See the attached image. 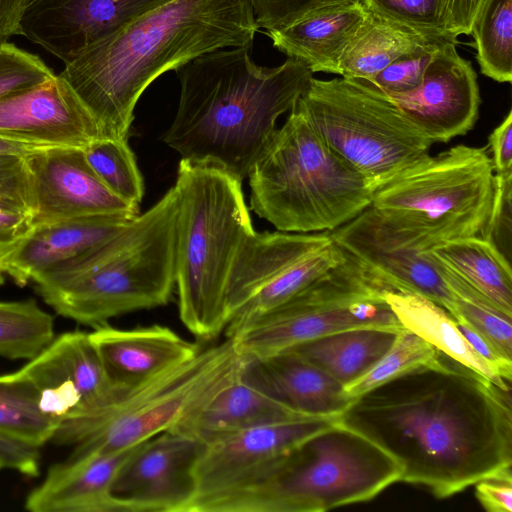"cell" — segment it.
Masks as SVG:
<instances>
[{"label": "cell", "mask_w": 512, "mask_h": 512, "mask_svg": "<svg viewBox=\"0 0 512 512\" xmlns=\"http://www.w3.org/2000/svg\"><path fill=\"white\" fill-rule=\"evenodd\" d=\"M246 361L227 338L127 391L99 413L61 425L52 441L74 445L69 458L131 448L169 430L203 397L240 376Z\"/></svg>", "instance_id": "10"}, {"label": "cell", "mask_w": 512, "mask_h": 512, "mask_svg": "<svg viewBox=\"0 0 512 512\" xmlns=\"http://www.w3.org/2000/svg\"><path fill=\"white\" fill-rule=\"evenodd\" d=\"M361 0H250L258 29L265 32L289 26L326 7Z\"/></svg>", "instance_id": "41"}, {"label": "cell", "mask_w": 512, "mask_h": 512, "mask_svg": "<svg viewBox=\"0 0 512 512\" xmlns=\"http://www.w3.org/2000/svg\"><path fill=\"white\" fill-rule=\"evenodd\" d=\"M32 197V223L94 215L134 218L139 207L113 193L77 147H42L24 156Z\"/></svg>", "instance_id": "17"}, {"label": "cell", "mask_w": 512, "mask_h": 512, "mask_svg": "<svg viewBox=\"0 0 512 512\" xmlns=\"http://www.w3.org/2000/svg\"><path fill=\"white\" fill-rule=\"evenodd\" d=\"M398 332L360 327L327 334L291 350L343 387L366 373L392 346Z\"/></svg>", "instance_id": "28"}, {"label": "cell", "mask_w": 512, "mask_h": 512, "mask_svg": "<svg viewBox=\"0 0 512 512\" xmlns=\"http://www.w3.org/2000/svg\"><path fill=\"white\" fill-rule=\"evenodd\" d=\"M401 473L390 454L336 419L292 448L262 481L207 512H322L369 501Z\"/></svg>", "instance_id": "7"}, {"label": "cell", "mask_w": 512, "mask_h": 512, "mask_svg": "<svg viewBox=\"0 0 512 512\" xmlns=\"http://www.w3.org/2000/svg\"><path fill=\"white\" fill-rule=\"evenodd\" d=\"M330 231L256 232L242 244L225 294L227 338L284 303L344 258Z\"/></svg>", "instance_id": "12"}, {"label": "cell", "mask_w": 512, "mask_h": 512, "mask_svg": "<svg viewBox=\"0 0 512 512\" xmlns=\"http://www.w3.org/2000/svg\"><path fill=\"white\" fill-rule=\"evenodd\" d=\"M479 503L489 512L512 511V477H492L475 483Z\"/></svg>", "instance_id": "45"}, {"label": "cell", "mask_w": 512, "mask_h": 512, "mask_svg": "<svg viewBox=\"0 0 512 512\" xmlns=\"http://www.w3.org/2000/svg\"><path fill=\"white\" fill-rule=\"evenodd\" d=\"M0 469H1V467H0Z\"/></svg>", "instance_id": "51"}, {"label": "cell", "mask_w": 512, "mask_h": 512, "mask_svg": "<svg viewBox=\"0 0 512 512\" xmlns=\"http://www.w3.org/2000/svg\"><path fill=\"white\" fill-rule=\"evenodd\" d=\"M0 210L32 213V197L24 157L0 155Z\"/></svg>", "instance_id": "42"}, {"label": "cell", "mask_w": 512, "mask_h": 512, "mask_svg": "<svg viewBox=\"0 0 512 512\" xmlns=\"http://www.w3.org/2000/svg\"><path fill=\"white\" fill-rule=\"evenodd\" d=\"M429 252L512 316L511 263L479 236L440 243Z\"/></svg>", "instance_id": "29"}, {"label": "cell", "mask_w": 512, "mask_h": 512, "mask_svg": "<svg viewBox=\"0 0 512 512\" xmlns=\"http://www.w3.org/2000/svg\"><path fill=\"white\" fill-rule=\"evenodd\" d=\"M21 369L36 389L40 410L59 425L87 419L124 394L109 382L89 333L83 331L55 336Z\"/></svg>", "instance_id": "14"}, {"label": "cell", "mask_w": 512, "mask_h": 512, "mask_svg": "<svg viewBox=\"0 0 512 512\" xmlns=\"http://www.w3.org/2000/svg\"><path fill=\"white\" fill-rule=\"evenodd\" d=\"M41 445L0 431V467L16 470L28 477L40 471Z\"/></svg>", "instance_id": "43"}, {"label": "cell", "mask_w": 512, "mask_h": 512, "mask_svg": "<svg viewBox=\"0 0 512 512\" xmlns=\"http://www.w3.org/2000/svg\"><path fill=\"white\" fill-rule=\"evenodd\" d=\"M172 0H33L20 20L21 36L64 64L143 14Z\"/></svg>", "instance_id": "19"}, {"label": "cell", "mask_w": 512, "mask_h": 512, "mask_svg": "<svg viewBox=\"0 0 512 512\" xmlns=\"http://www.w3.org/2000/svg\"><path fill=\"white\" fill-rule=\"evenodd\" d=\"M337 422L396 459L401 482L437 498L512 477L511 392L440 351L353 399Z\"/></svg>", "instance_id": "1"}, {"label": "cell", "mask_w": 512, "mask_h": 512, "mask_svg": "<svg viewBox=\"0 0 512 512\" xmlns=\"http://www.w3.org/2000/svg\"><path fill=\"white\" fill-rule=\"evenodd\" d=\"M174 187L179 317L194 336L210 341L227 326L228 278L242 244L255 230L242 180L225 168L181 159Z\"/></svg>", "instance_id": "4"}, {"label": "cell", "mask_w": 512, "mask_h": 512, "mask_svg": "<svg viewBox=\"0 0 512 512\" xmlns=\"http://www.w3.org/2000/svg\"><path fill=\"white\" fill-rule=\"evenodd\" d=\"M334 242L393 287L454 311V300L421 236L387 221L371 206L330 231Z\"/></svg>", "instance_id": "15"}, {"label": "cell", "mask_w": 512, "mask_h": 512, "mask_svg": "<svg viewBox=\"0 0 512 512\" xmlns=\"http://www.w3.org/2000/svg\"><path fill=\"white\" fill-rule=\"evenodd\" d=\"M58 423L39 407L35 387L22 369L0 375V431L38 445L50 441Z\"/></svg>", "instance_id": "33"}, {"label": "cell", "mask_w": 512, "mask_h": 512, "mask_svg": "<svg viewBox=\"0 0 512 512\" xmlns=\"http://www.w3.org/2000/svg\"><path fill=\"white\" fill-rule=\"evenodd\" d=\"M135 218V217H134ZM134 218L94 215L34 225L7 262V276L37 292L49 289Z\"/></svg>", "instance_id": "21"}, {"label": "cell", "mask_w": 512, "mask_h": 512, "mask_svg": "<svg viewBox=\"0 0 512 512\" xmlns=\"http://www.w3.org/2000/svg\"><path fill=\"white\" fill-rule=\"evenodd\" d=\"M381 19L433 40L457 43L442 0H361Z\"/></svg>", "instance_id": "37"}, {"label": "cell", "mask_w": 512, "mask_h": 512, "mask_svg": "<svg viewBox=\"0 0 512 512\" xmlns=\"http://www.w3.org/2000/svg\"><path fill=\"white\" fill-rule=\"evenodd\" d=\"M42 148L13 141L0 136V155L26 156L34 150Z\"/></svg>", "instance_id": "49"}, {"label": "cell", "mask_w": 512, "mask_h": 512, "mask_svg": "<svg viewBox=\"0 0 512 512\" xmlns=\"http://www.w3.org/2000/svg\"><path fill=\"white\" fill-rule=\"evenodd\" d=\"M470 34L481 73L499 83H511L512 0H482Z\"/></svg>", "instance_id": "31"}, {"label": "cell", "mask_w": 512, "mask_h": 512, "mask_svg": "<svg viewBox=\"0 0 512 512\" xmlns=\"http://www.w3.org/2000/svg\"><path fill=\"white\" fill-rule=\"evenodd\" d=\"M55 75L36 54L8 41L0 44V98L34 87Z\"/></svg>", "instance_id": "39"}, {"label": "cell", "mask_w": 512, "mask_h": 512, "mask_svg": "<svg viewBox=\"0 0 512 512\" xmlns=\"http://www.w3.org/2000/svg\"><path fill=\"white\" fill-rule=\"evenodd\" d=\"M438 356L433 345L403 328L388 351L366 373L343 387V394L352 401L402 373L435 361Z\"/></svg>", "instance_id": "36"}, {"label": "cell", "mask_w": 512, "mask_h": 512, "mask_svg": "<svg viewBox=\"0 0 512 512\" xmlns=\"http://www.w3.org/2000/svg\"><path fill=\"white\" fill-rule=\"evenodd\" d=\"M456 44L437 49L415 90L389 96L433 144L467 134L479 114L477 75Z\"/></svg>", "instance_id": "18"}, {"label": "cell", "mask_w": 512, "mask_h": 512, "mask_svg": "<svg viewBox=\"0 0 512 512\" xmlns=\"http://www.w3.org/2000/svg\"><path fill=\"white\" fill-rule=\"evenodd\" d=\"M32 1H33V0H23L25 7H26V5H28V4H29L30 2H32Z\"/></svg>", "instance_id": "50"}, {"label": "cell", "mask_w": 512, "mask_h": 512, "mask_svg": "<svg viewBox=\"0 0 512 512\" xmlns=\"http://www.w3.org/2000/svg\"><path fill=\"white\" fill-rule=\"evenodd\" d=\"M89 337L109 382L122 393L191 359L201 350L159 324L132 329L105 324L89 332Z\"/></svg>", "instance_id": "22"}, {"label": "cell", "mask_w": 512, "mask_h": 512, "mask_svg": "<svg viewBox=\"0 0 512 512\" xmlns=\"http://www.w3.org/2000/svg\"><path fill=\"white\" fill-rule=\"evenodd\" d=\"M494 175L487 147L458 144L423 156L377 187L370 206L432 247L480 236L492 205Z\"/></svg>", "instance_id": "8"}, {"label": "cell", "mask_w": 512, "mask_h": 512, "mask_svg": "<svg viewBox=\"0 0 512 512\" xmlns=\"http://www.w3.org/2000/svg\"><path fill=\"white\" fill-rule=\"evenodd\" d=\"M451 31L458 37L470 35L475 14L482 0H442Z\"/></svg>", "instance_id": "47"}, {"label": "cell", "mask_w": 512, "mask_h": 512, "mask_svg": "<svg viewBox=\"0 0 512 512\" xmlns=\"http://www.w3.org/2000/svg\"><path fill=\"white\" fill-rule=\"evenodd\" d=\"M367 14L362 2L340 4L265 34L278 51L302 62L312 73L339 75L340 58Z\"/></svg>", "instance_id": "26"}, {"label": "cell", "mask_w": 512, "mask_h": 512, "mask_svg": "<svg viewBox=\"0 0 512 512\" xmlns=\"http://www.w3.org/2000/svg\"><path fill=\"white\" fill-rule=\"evenodd\" d=\"M336 419L266 425L203 442L194 466L195 495L188 512H207L214 502L256 485L292 448Z\"/></svg>", "instance_id": "13"}, {"label": "cell", "mask_w": 512, "mask_h": 512, "mask_svg": "<svg viewBox=\"0 0 512 512\" xmlns=\"http://www.w3.org/2000/svg\"><path fill=\"white\" fill-rule=\"evenodd\" d=\"M250 51L218 49L177 68L178 108L163 137L181 159L219 165L240 180L313 77L293 58L259 66Z\"/></svg>", "instance_id": "3"}, {"label": "cell", "mask_w": 512, "mask_h": 512, "mask_svg": "<svg viewBox=\"0 0 512 512\" xmlns=\"http://www.w3.org/2000/svg\"><path fill=\"white\" fill-rule=\"evenodd\" d=\"M177 212L173 186L39 295L57 314L93 328L129 312L166 305L175 288Z\"/></svg>", "instance_id": "5"}, {"label": "cell", "mask_w": 512, "mask_h": 512, "mask_svg": "<svg viewBox=\"0 0 512 512\" xmlns=\"http://www.w3.org/2000/svg\"><path fill=\"white\" fill-rule=\"evenodd\" d=\"M202 442L170 430L140 443L119 468L112 496L123 512H188Z\"/></svg>", "instance_id": "16"}, {"label": "cell", "mask_w": 512, "mask_h": 512, "mask_svg": "<svg viewBox=\"0 0 512 512\" xmlns=\"http://www.w3.org/2000/svg\"><path fill=\"white\" fill-rule=\"evenodd\" d=\"M431 42L446 41L429 39L368 12L340 58L339 75L368 81L400 55Z\"/></svg>", "instance_id": "30"}, {"label": "cell", "mask_w": 512, "mask_h": 512, "mask_svg": "<svg viewBox=\"0 0 512 512\" xmlns=\"http://www.w3.org/2000/svg\"><path fill=\"white\" fill-rule=\"evenodd\" d=\"M242 378L260 391L304 415L338 417L351 402L343 386L297 353L248 358Z\"/></svg>", "instance_id": "25"}, {"label": "cell", "mask_w": 512, "mask_h": 512, "mask_svg": "<svg viewBox=\"0 0 512 512\" xmlns=\"http://www.w3.org/2000/svg\"><path fill=\"white\" fill-rule=\"evenodd\" d=\"M294 106L372 192L433 145L389 96L365 80L312 77Z\"/></svg>", "instance_id": "9"}, {"label": "cell", "mask_w": 512, "mask_h": 512, "mask_svg": "<svg viewBox=\"0 0 512 512\" xmlns=\"http://www.w3.org/2000/svg\"><path fill=\"white\" fill-rule=\"evenodd\" d=\"M25 5L23 0H0V44L15 35H21L20 20Z\"/></svg>", "instance_id": "48"}, {"label": "cell", "mask_w": 512, "mask_h": 512, "mask_svg": "<svg viewBox=\"0 0 512 512\" xmlns=\"http://www.w3.org/2000/svg\"><path fill=\"white\" fill-rule=\"evenodd\" d=\"M512 171L494 175V193L486 225L479 237L511 260Z\"/></svg>", "instance_id": "40"}, {"label": "cell", "mask_w": 512, "mask_h": 512, "mask_svg": "<svg viewBox=\"0 0 512 512\" xmlns=\"http://www.w3.org/2000/svg\"><path fill=\"white\" fill-rule=\"evenodd\" d=\"M385 300L401 326L433 345L461 365L483 376L500 389L511 392V381L482 358L468 343L451 314L437 303L416 293L390 286Z\"/></svg>", "instance_id": "27"}, {"label": "cell", "mask_w": 512, "mask_h": 512, "mask_svg": "<svg viewBox=\"0 0 512 512\" xmlns=\"http://www.w3.org/2000/svg\"><path fill=\"white\" fill-rule=\"evenodd\" d=\"M83 150L105 185L124 201L139 207L144 196V181L127 141L102 137Z\"/></svg>", "instance_id": "35"}, {"label": "cell", "mask_w": 512, "mask_h": 512, "mask_svg": "<svg viewBox=\"0 0 512 512\" xmlns=\"http://www.w3.org/2000/svg\"><path fill=\"white\" fill-rule=\"evenodd\" d=\"M33 228L32 215L0 210V285L7 276V262Z\"/></svg>", "instance_id": "44"}, {"label": "cell", "mask_w": 512, "mask_h": 512, "mask_svg": "<svg viewBox=\"0 0 512 512\" xmlns=\"http://www.w3.org/2000/svg\"><path fill=\"white\" fill-rule=\"evenodd\" d=\"M0 136L36 147L82 149L103 137L94 117L59 74L0 98Z\"/></svg>", "instance_id": "20"}, {"label": "cell", "mask_w": 512, "mask_h": 512, "mask_svg": "<svg viewBox=\"0 0 512 512\" xmlns=\"http://www.w3.org/2000/svg\"><path fill=\"white\" fill-rule=\"evenodd\" d=\"M139 445V444H138ZM67 458L52 465L44 480L26 497L31 512H123L112 496L114 478L138 446Z\"/></svg>", "instance_id": "23"}, {"label": "cell", "mask_w": 512, "mask_h": 512, "mask_svg": "<svg viewBox=\"0 0 512 512\" xmlns=\"http://www.w3.org/2000/svg\"><path fill=\"white\" fill-rule=\"evenodd\" d=\"M250 208L284 232L332 231L371 205L365 179L294 106L249 174Z\"/></svg>", "instance_id": "6"}, {"label": "cell", "mask_w": 512, "mask_h": 512, "mask_svg": "<svg viewBox=\"0 0 512 512\" xmlns=\"http://www.w3.org/2000/svg\"><path fill=\"white\" fill-rule=\"evenodd\" d=\"M446 42L427 43L400 55L368 82L387 96L415 90L421 84L424 72L435 52Z\"/></svg>", "instance_id": "38"}, {"label": "cell", "mask_w": 512, "mask_h": 512, "mask_svg": "<svg viewBox=\"0 0 512 512\" xmlns=\"http://www.w3.org/2000/svg\"><path fill=\"white\" fill-rule=\"evenodd\" d=\"M257 30L250 0H172L87 47L59 75L103 137L127 141L136 103L157 77L208 52L252 48Z\"/></svg>", "instance_id": "2"}, {"label": "cell", "mask_w": 512, "mask_h": 512, "mask_svg": "<svg viewBox=\"0 0 512 512\" xmlns=\"http://www.w3.org/2000/svg\"><path fill=\"white\" fill-rule=\"evenodd\" d=\"M344 253L337 265L231 336L237 351L248 358H259L353 328L401 331L403 327L385 300L391 285Z\"/></svg>", "instance_id": "11"}, {"label": "cell", "mask_w": 512, "mask_h": 512, "mask_svg": "<svg viewBox=\"0 0 512 512\" xmlns=\"http://www.w3.org/2000/svg\"><path fill=\"white\" fill-rule=\"evenodd\" d=\"M54 338L53 316L34 299L0 301V356L30 360Z\"/></svg>", "instance_id": "34"}, {"label": "cell", "mask_w": 512, "mask_h": 512, "mask_svg": "<svg viewBox=\"0 0 512 512\" xmlns=\"http://www.w3.org/2000/svg\"><path fill=\"white\" fill-rule=\"evenodd\" d=\"M311 419L318 418L275 400L246 382L241 373L194 404L169 430L203 443L255 427Z\"/></svg>", "instance_id": "24"}, {"label": "cell", "mask_w": 512, "mask_h": 512, "mask_svg": "<svg viewBox=\"0 0 512 512\" xmlns=\"http://www.w3.org/2000/svg\"><path fill=\"white\" fill-rule=\"evenodd\" d=\"M430 255L433 257L439 273L452 294L454 311L451 316L473 327L502 356L512 361V316L504 313L487 296L466 282L431 253Z\"/></svg>", "instance_id": "32"}, {"label": "cell", "mask_w": 512, "mask_h": 512, "mask_svg": "<svg viewBox=\"0 0 512 512\" xmlns=\"http://www.w3.org/2000/svg\"><path fill=\"white\" fill-rule=\"evenodd\" d=\"M489 154L494 174L512 171V110L489 136Z\"/></svg>", "instance_id": "46"}]
</instances>
